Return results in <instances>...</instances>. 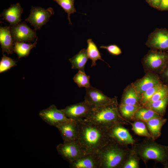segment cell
Returning <instances> with one entry per match:
<instances>
[{
  "mask_svg": "<svg viewBox=\"0 0 168 168\" xmlns=\"http://www.w3.org/2000/svg\"><path fill=\"white\" fill-rule=\"evenodd\" d=\"M77 121L79 129L77 140L85 154L98 153L110 139L109 128L83 119Z\"/></svg>",
  "mask_w": 168,
  "mask_h": 168,
  "instance_id": "1",
  "label": "cell"
},
{
  "mask_svg": "<svg viewBox=\"0 0 168 168\" xmlns=\"http://www.w3.org/2000/svg\"><path fill=\"white\" fill-rule=\"evenodd\" d=\"M132 145L145 165L149 160H153L168 168V146L160 144L147 138L141 142Z\"/></svg>",
  "mask_w": 168,
  "mask_h": 168,
  "instance_id": "2",
  "label": "cell"
},
{
  "mask_svg": "<svg viewBox=\"0 0 168 168\" xmlns=\"http://www.w3.org/2000/svg\"><path fill=\"white\" fill-rule=\"evenodd\" d=\"M130 149L110 138L98 152L101 161L100 168H120L128 157Z\"/></svg>",
  "mask_w": 168,
  "mask_h": 168,
  "instance_id": "3",
  "label": "cell"
},
{
  "mask_svg": "<svg viewBox=\"0 0 168 168\" xmlns=\"http://www.w3.org/2000/svg\"><path fill=\"white\" fill-rule=\"evenodd\" d=\"M84 120L108 128L117 124H130L131 122L120 114L118 105H110L94 108Z\"/></svg>",
  "mask_w": 168,
  "mask_h": 168,
  "instance_id": "4",
  "label": "cell"
},
{
  "mask_svg": "<svg viewBox=\"0 0 168 168\" xmlns=\"http://www.w3.org/2000/svg\"><path fill=\"white\" fill-rule=\"evenodd\" d=\"M168 63V53L151 49L142 60L145 72H150L159 75Z\"/></svg>",
  "mask_w": 168,
  "mask_h": 168,
  "instance_id": "5",
  "label": "cell"
},
{
  "mask_svg": "<svg viewBox=\"0 0 168 168\" xmlns=\"http://www.w3.org/2000/svg\"><path fill=\"white\" fill-rule=\"evenodd\" d=\"M84 101L93 108L118 104L117 97H109L100 90L92 86L86 88Z\"/></svg>",
  "mask_w": 168,
  "mask_h": 168,
  "instance_id": "6",
  "label": "cell"
},
{
  "mask_svg": "<svg viewBox=\"0 0 168 168\" xmlns=\"http://www.w3.org/2000/svg\"><path fill=\"white\" fill-rule=\"evenodd\" d=\"M56 149L58 154L69 163L86 155L77 140L59 144L57 146Z\"/></svg>",
  "mask_w": 168,
  "mask_h": 168,
  "instance_id": "7",
  "label": "cell"
},
{
  "mask_svg": "<svg viewBox=\"0 0 168 168\" xmlns=\"http://www.w3.org/2000/svg\"><path fill=\"white\" fill-rule=\"evenodd\" d=\"M54 13L51 7L45 9L40 7L32 6L30 14L25 21L29 22L34 28L35 30H40L46 24Z\"/></svg>",
  "mask_w": 168,
  "mask_h": 168,
  "instance_id": "8",
  "label": "cell"
},
{
  "mask_svg": "<svg viewBox=\"0 0 168 168\" xmlns=\"http://www.w3.org/2000/svg\"><path fill=\"white\" fill-rule=\"evenodd\" d=\"M146 44L151 49L168 53V30L156 28L148 36Z\"/></svg>",
  "mask_w": 168,
  "mask_h": 168,
  "instance_id": "9",
  "label": "cell"
},
{
  "mask_svg": "<svg viewBox=\"0 0 168 168\" xmlns=\"http://www.w3.org/2000/svg\"><path fill=\"white\" fill-rule=\"evenodd\" d=\"M39 115L45 122L55 127L61 123L73 120L67 117L62 109H58L54 105L41 110Z\"/></svg>",
  "mask_w": 168,
  "mask_h": 168,
  "instance_id": "10",
  "label": "cell"
},
{
  "mask_svg": "<svg viewBox=\"0 0 168 168\" xmlns=\"http://www.w3.org/2000/svg\"><path fill=\"white\" fill-rule=\"evenodd\" d=\"M93 108L84 100L68 106L62 110L68 118L79 121L86 117L91 112Z\"/></svg>",
  "mask_w": 168,
  "mask_h": 168,
  "instance_id": "11",
  "label": "cell"
},
{
  "mask_svg": "<svg viewBox=\"0 0 168 168\" xmlns=\"http://www.w3.org/2000/svg\"><path fill=\"white\" fill-rule=\"evenodd\" d=\"M35 31L31 29L25 21L11 26V31L14 42L34 41L36 37Z\"/></svg>",
  "mask_w": 168,
  "mask_h": 168,
  "instance_id": "12",
  "label": "cell"
},
{
  "mask_svg": "<svg viewBox=\"0 0 168 168\" xmlns=\"http://www.w3.org/2000/svg\"><path fill=\"white\" fill-rule=\"evenodd\" d=\"M162 83L158 74L147 72L142 77L132 84L136 91L141 95L150 88Z\"/></svg>",
  "mask_w": 168,
  "mask_h": 168,
  "instance_id": "13",
  "label": "cell"
},
{
  "mask_svg": "<svg viewBox=\"0 0 168 168\" xmlns=\"http://www.w3.org/2000/svg\"><path fill=\"white\" fill-rule=\"evenodd\" d=\"M109 131L110 138L121 144L132 145L136 142L128 130L122 125H115L109 128Z\"/></svg>",
  "mask_w": 168,
  "mask_h": 168,
  "instance_id": "14",
  "label": "cell"
},
{
  "mask_svg": "<svg viewBox=\"0 0 168 168\" xmlns=\"http://www.w3.org/2000/svg\"><path fill=\"white\" fill-rule=\"evenodd\" d=\"M101 161L98 153L86 154L69 163L71 168H100Z\"/></svg>",
  "mask_w": 168,
  "mask_h": 168,
  "instance_id": "15",
  "label": "cell"
},
{
  "mask_svg": "<svg viewBox=\"0 0 168 168\" xmlns=\"http://www.w3.org/2000/svg\"><path fill=\"white\" fill-rule=\"evenodd\" d=\"M56 127L59 131L63 142L77 140L79 129L77 121L72 120L61 123Z\"/></svg>",
  "mask_w": 168,
  "mask_h": 168,
  "instance_id": "16",
  "label": "cell"
},
{
  "mask_svg": "<svg viewBox=\"0 0 168 168\" xmlns=\"http://www.w3.org/2000/svg\"><path fill=\"white\" fill-rule=\"evenodd\" d=\"M23 12V9L20 3H17L11 5L9 8L4 9L0 16L3 17L2 19L6 21L12 26L21 22Z\"/></svg>",
  "mask_w": 168,
  "mask_h": 168,
  "instance_id": "17",
  "label": "cell"
},
{
  "mask_svg": "<svg viewBox=\"0 0 168 168\" xmlns=\"http://www.w3.org/2000/svg\"><path fill=\"white\" fill-rule=\"evenodd\" d=\"M14 41L11 31V26L0 27V44L2 54H12L14 51Z\"/></svg>",
  "mask_w": 168,
  "mask_h": 168,
  "instance_id": "18",
  "label": "cell"
},
{
  "mask_svg": "<svg viewBox=\"0 0 168 168\" xmlns=\"http://www.w3.org/2000/svg\"><path fill=\"white\" fill-rule=\"evenodd\" d=\"M120 104L142 106L141 95L136 91L132 83L124 89Z\"/></svg>",
  "mask_w": 168,
  "mask_h": 168,
  "instance_id": "19",
  "label": "cell"
},
{
  "mask_svg": "<svg viewBox=\"0 0 168 168\" xmlns=\"http://www.w3.org/2000/svg\"><path fill=\"white\" fill-rule=\"evenodd\" d=\"M167 120L166 119L161 117L153 118L145 122L152 140H155L161 136L162 128Z\"/></svg>",
  "mask_w": 168,
  "mask_h": 168,
  "instance_id": "20",
  "label": "cell"
},
{
  "mask_svg": "<svg viewBox=\"0 0 168 168\" xmlns=\"http://www.w3.org/2000/svg\"><path fill=\"white\" fill-rule=\"evenodd\" d=\"M88 58L86 49H83L68 60L71 63L72 69L84 71L85 65Z\"/></svg>",
  "mask_w": 168,
  "mask_h": 168,
  "instance_id": "21",
  "label": "cell"
},
{
  "mask_svg": "<svg viewBox=\"0 0 168 168\" xmlns=\"http://www.w3.org/2000/svg\"><path fill=\"white\" fill-rule=\"evenodd\" d=\"M168 105V96L155 101L146 103L142 106L148 108L163 117L165 115Z\"/></svg>",
  "mask_w": 168,
  "mask_h": 168,
  "instance_id": "22",
  "label": "cell"
},
{
  "mask_svg": "<svg viewBox=\"0 0 168 168\" xmlns=\"http://www.w3.org/2000/svg\"><path fill=\"white\" fill-rule=\"evenodd\" d=\"M37 39V37L33 44H27L24 42H14V51L17 54L19 58L29 55L31 50L36 47Z\"/></svg>",
  "mask_w": 168,
  "mask_h": 168,
  "instance_id": "23",
  "label": "cell"
},
{
  "mask_svg": "<svg viewBox=\"0 0 168 168\" xmlns=\"http://www.w3.org/2000/svg\"><path fill=\"white\" fill-rule=\"evenodd\" d=\"M160 116L152 110L142 106L136 112L133 120H140L144 122L155 118H160Z\"/></svg>",
  "mask_w": 168,
  "mask_h": 168,
  "instance_id": "24",
  "label": "cell"
},
{
  "mask_svg": "<svg viewBox=\"0 0 168 168\" xmlns=\"http://www.w3.org/2000/svg\"><path fill=\"white\" fill-rule=\"evenodd\" d=\"M87 47L86 49L87 53L88 58L92 61L91 67L96 66V61L100 59L105 62L101 58V56L97 47L91 39H88L87 40Z\"/></svg>",
  "mask_w": 168,
  "mask_h": 168,
  "instance_id": "25",
  "label": "cell"
},
{
  "mask_svg": "<svg viewBox=\"0 0 168 168\" xmlns=\"http://www.w3.org/2000/svg\"><path fill=\"white\" fill-rule=\"evenodd\" d=\"M141 106L120 104L118 105L119 111L122 117L127 120H133L137 110Z\"/></svg>",
  "mask_w": 168,
  "mask_h": 168,
  "instance_id": "26",
  "label": "cell"
},
{
  "mask_svg": "<svg viewBox=\"0 0 168 168\" xmlns=\"http://www.w3.org/2000/svg\"><path fill=\"white\" fill-rule=\"evenodd\" d=\"M130 124L132 126V130L136 134L152 139L145 122L140 120H135L134 122H131Z\"/></svg>",
  "mask_w": 168,
  "mask_h": 168,
  "instance_id": "27",
  "label": "cell"
},
{
  "mask_svg": "<svg viewBox=\"0 0 168 168\" xmlns=\"http://www.w3.org/2000/svg\"><path fill=\"white\" fill-rule=\"evenodd\" d=\"M140 159L134 148L132 146L128 157L120 168H139Z\"/></svg>",
  "mask_w": 168,
  "mask_h": 168,
  "instance_id": "28",
  "label": "cell"
},
{
  "mask_svg": "<svg viewBox=\"0 0 168 168\" xmlns=\"http://www.w3.org/2000/svg\"><path fill=\"white\" fill-rule=\"evenodd\" d=\"M68 14V19L69 24L72 25L70 15L77 11L74 6L75 0H54Z\"/></svg>",
  "mask_w": 168,
  "mask_h": 168,
  "instance_id": "29",
  "label": "cell"
},
{
  "mask_svg": "<svg viewBox=\"0 0 168 168\" xmlns=\"http://www.w3.org/2000/svg\"><path fill=\"white\" fill-rule=\"evenodd\" d=\"M90 76H88L84 71L79 70L74 76L73 80L79 87L87 88L91 86L90 82Z\"/></svg>",
  "mask_w": 168,
  "mask_h": 168,
  "instance_id": "30",
  "label": "cell"
},
{
  "mask_svg": "<svg viewBox=\"0 0 168 168\" xmlns=\"http://www.w3.org/2000/svg\"><path fill=\"white\" fill-rule=\"evenodd\" d=\"M163 83L152 87L141 95V103L142 106L146 103L152 96L164 85Z\"/></svg>",
  "mask_w": 168,
  "mask_h": 168,
  "instance_id": "31",
  "label": "cell"
},
{
  "mask_svg": "<svg viewBox=\"0 0 168 168\" xmlns=\"http://www.w3.org/2000/svg\"><path fill=\"white\" fill-rule=\"evenodd\" d=\"M16 65V62L12 58L3 54L0 61V73L4 72Z\"/></svg>",
  "mask_w": 168,
  "mask_h": 168,
  "instance_id": "32",
  "label": "cell"
},
{
  "mask_svg": "<svg viewBox=\"0 0 168 168\" xmlns=\"http://www.w3.org/2000/svg\"><path fill=\"white\" fill-rule=\"evenodd\" d=\"M167 96H168V85L164 84L161 89L152 96L146 103L155 101Z\"/></svg>",
  "mask_w": 168,
  "mask_h": 168,
  "instance_id": "33",
  "label": "cell"
},
{
  "mask_svg": "<svg viewBox=\"0 0 168 168\" xmlns=\"http://www.w3.org/2000/svg\"><path fill=\"white\" fill-rule=\"evenodd\" d=\"M100 48L106 49L109 53L114 55H118L122 54L120 48L116 44H111L107 46L101 45Z\"/></svg>",
  "mask_w": 168,
  "mask_h": 168,
  "instance_id": "34",
  "label": "cell"
},
{
  "mask_svg": "<svg viewBox=\"0 0 168 168\" xmlns=\"http://www.w3.org/2000/svg\"><path fill=\"white\" fill-rule=\"evenodd\" d=\"M159 77L162 82L168 84V63L162 72L159 75Z\"/></svg>",
  "mask_w": 168,
  "mask_h": 168,
  "instance_id": "35",
  "label": "cell"
},
{
  "mask_svg": "<svg viewBox=\"0 0 168 168\" xmlns=\"http://www.w3.org/2000/svg\"><path fill=\"white\" fill-rule=\"evenodd\" d=\"M149 4L153 7L159 9L162 0H147Z\"/></svg>",
  "mask_w": 168,
  "mask_h": 168,
  "instance_id": "36",
  "label": "cell"
},
{
  "mask_svg": "<svg viewBox=\"0 0 168 168\" xmlns=\"http://www.w3.org/2000/svg\"><path fill=\"white\" fill-rule=\"evenodd\" d=\"M159 9L161 11L168 10V0H162Z\"/></svg>",
  "mask_w": 168,
  "mask_h": 168,
  "instance_id": "37",
  "label": "cell"
}]
</instances>
